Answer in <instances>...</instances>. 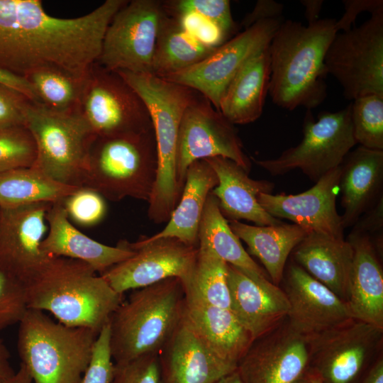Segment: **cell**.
<instances>
[{
  "instance_id": "32",
  "label": "cell",
  "mask_w": 383,
  "mask_h": 383,
  "mask_svg": "<svg viewBox=\"0 0 383 383\" xmlns=\"http://www.w3.org/2000/svg\"><path fill=\"white\" fill-rule=\"evenodd\" d=\"M198 248L211 252L255 280H270L265 270L250 257L240 240L232 231L211 192L207 198L200 223Z\"/></svg>"
},
{
  "instance_id": "19",
  "label": "cell",
  "mask_w": 383,
  "mask_h": 383,
  "mask_svg": "<svg viewBox=\"0 0 383 383\" xmlns=\"http://www.w3.org/2000/svg\"><path fill=\"white\" fill-rule=\"evenodd\" d=\"M340 165L323 176L309 189L298 194L260 193L262 207L277 218H287L306 231L333 238H344L336 198Z\"/></svg>"
},
{
  "instance_id": "38",
  "label": "cell",
  "mask_w": 383,
  "mask_h": 383,
  "mask_svg": "<svg viewBox=\"0 0 383 383\" xmlns=\"http://www.w3.org/2000/svg\"><path fill=\"white\" fill-rule=\"evenodd\" d=\"M35 160V143L26 126L0 129V173L33 167Z\"/></svg>"
},
{
  "instance_id": "27",
  "label": "cell",
  "mask_w": 383,
  "mask_h": 383,
  "mask_svg": "<svg viewBox=\"0 0 383 383\" xmlns=\"http://www.w3.org/2000/svg\"><path fill=\"white\" fill-rule=\"evenodd\" d=\"M184 319L217 357L236 367L254 340L230 309L186 299Z\"/></svg>"
},
{
  "instance_id": "36",
  "label": "cell",
  "mask_w": 383,
  "mask_h": 383,
  "mask_svg": "<svg viewBox=\"0 0 383 383\" xmlns=\"http://www.w3.org/2000/svg\"><path fill=\"white\" fill-rule=\"evenodd\" d=\"M228 264L211 252L198 248L195 267L184 287L185 297L204 304L230 309Z\"/></svg>"
},
{
  "instance_id": "7",
  "label": "cell",
  "mask_w": 383,
  "mask_h": 383,
  "mask_svg": "<svg viewBox=\"0 0 383 383\" xmlns=\"http://www.w3.org/2000/svg\"><path fill=\"white\" fill-rule=\"evenodd\" d=\"M154 131L113 137H96L83 187L104 199L126 197L149 201L157 171Z\"/></svg>"
},
{
  "instance_id": "29",
  "label": "cell",
  "mask_w": 383,
  "mask_h": 383,
  "mask_svg": "<svg viewBox=\"0 0 383 383\" xmlns=\"http://www.w3.org/2000/svg\"><path fill=\"white\" fill-rule=\"evenodd\" d=\"M269 45L249 58L227 86L219 111L232 124H247L262 115L269 91Z\"/></svg>"
},
{
  "instance_id": "53",
  "label": "cell",
  "mask_w": 383,
  "mask_h": 383,
  "mask_svg": "<svg viewBox=\"0 0 383 383\" xmlns=\"http://www.w3.org/2000/svg\"><path fill=\"white\" fill-rule=\"evenodd\" d=\"M214 383H243L237 369Z\"/></svg>"
},
{
  "instance_id": "51",
  "label": "cell",
  "mask_w": 383,
  "mask_h": 383,
  "mask_svg": "<svg viewBox=\"0 0 383 383\" xmlns=\"http://www.w3.org/2000/svg\"><path fill=\"white\" fill-rule=\"evenodd\" d=\"M13 371L10 362V353L0 338V380L13 374Z\"/></svg>"
},
{
  "instance_id": "41",
  "label": "cell",
  "mask_w": 383,
  "mask_h": 383,
  "mask_svg": "<svg viewBox=\"0 0 383 383\" xmlns=\"http://www.w3.org/2000/svg\"><path fill=\"white\" fill-rule=\"evenodd\" d=\"M28 309L24 285L0 268V331L18 323Z\"/></svg>"
},
{
  "instance_id": "21",
  "label": "cell",
  "mask_w": 383,
  "mask_h": 383,
  "mask_svg": "<svg viewBox=\"0 0 383 383\" xmlns=\"http://www.w3.org/2000/svg\"><path fill=\"white\" fill-rule=\"evenodd\" d=\"M158 357L160 383H214L237 369L217 357L184 317Z\"/></svg>"
},
{
  "instance_id": "55",
  "label": "cell",
  "mask_w": 383,
  "mask_h": 383,
  "mask_svg": "<svg viewBox=\"0 0 383 383\" xmlns=\"http://www.w3.org/2000/svg\"><path fill=\"white\" fill-rule=\"evenodd\" d=\"M309 374H310V376L311 377V379H312L313 383H321L317 377H316L315 375H313V374H311L309 372Z\"/></svg>"
},
{
  "instance_id": "44",
  "label": "cell",
  "mask_w": 383,
  "mask_h": 383,
  "mask_svg": "<svg viewBox=\"0 0 383 383\" xmlns=\"http://www.w3.org/2000/svg\"><path fill=\"white\" fill-rule=\"evenodd\" d=\"M180 27L203 45L216 48L230 38L215 23L194 12L169 15Z\"/></svg>"
},
{
  "instance_id": "15",
  "label": "cell",
  "mask_w": 383,
  "mask_h": 383,
  "mask_svg": "<svg viewBox=\"0 0 383 383\" xmlns=\"http://www.w3.org/2000/svg\"><path fill=\"white\" fill-rule=\"evenodd\" d=\"M282 22L280 18L258 21L199 62L162 79L194 89L218 111L221 99L231 79L249 58L270 45Z\"/></svg>"
},
{
  "instance_id": "12",
  "label": "cell",
  "mask_w": 383,
  "mask_h": 383,
  "mask_svg": "<svg viewBox=\"0 0 383 383\" xmlns=\"http://www.w3.org/2000/svg\"><path fill=\"white\" fill-rule=\"evenodd\" d=\"M382 338L383 330L354 318L309 337V372L321 383H360Z\"/></svg>"
},
{
  "instance_id": "39",
  "label": "cell",
  "mask_w": 383,
  "mask_h": 383,
  "mask_svg": "<svg viewBox=\"0 0 383 383\" xmlns=\"http://www.w3.org/2000/svg\"><path fill=\"white\" fill-rule=\"evenodd\" d=\"M168 15L194 12L216 23L231 39L239 32L232 16L228 0H170L162 1Z\"/></svg>"
},
{
  "instance_id": "13",
  "label": "cell",
  "mask_w": 383,
  "mask_h": 383,
  "mask_svg": "<svg viewBox=\"0 0 383 383\" xmlns=\"http://www.w3.org/2000/svg\"><path fill=\"white\" fill-rule=\"evenodd\" d=\"M165 16L162 1H128L108 26L96 62L114 72L152 74L155 44Z\"/></svg>"
},
{
  "instance_id": "42",
  "label": "cell",
  "mask_w": 383,
  "mask_h": 383,
  "mask_svg": "<svg viewBox=\"0 0 383 383\" xmlns=\"http://www.w3.org/2000/svg\"><path fill=\"white\" fill-rule=\"evenodd\" d=\"M109 325L99 332L95 341L91 358L79 383H111L114 362L110 349Z\"/></svg>"
},
{
  "instance_id": "20",
  "label": "cell",
  "mask_w": 383,
  "mask_h": 383,
  "mask_svg": "<svg viewBox=\"0 0 383 383\" xmlns=\"http://www.w3.org/2000/svg\"><path fill=\"white\" fill-rule=\"evenodd\" d=\"M284 289L289 304L287 321L309 338L353 318L347 303L293 260L287 263Z\"/></svg>"
},
{
  "instance_id": "14",
  "label": "cell",
  "mask_w": 383,
  "mask_h": 383,
  "mask_svg": "<svg viewBox=\"0 0 383 383\" xmlns=\"http://www.w3.org/2000/svg\"><path fill=\"white\" fill-rule=\"evenodd\" d=\"M214 157L231 160L250 172V158L243 152L234 125L196 91L183 113L178 133L177 176L181 188L191 164Z\"/></svg>"
},
{
  "instance_id": "25",
  "label": "cell",
  "mask_w": 383,
  "mask_h": 383,
  "mask_svg": "<svg viewBox=\"0 0 383 383\" xmlns=\"http://www.w3.org/2000/svg\"><path fill=\"white\" fill-rule=\"evenodd\" d=\"M353 249L346 303L352 318L383 330V271L380 248L365 234L350 232Z\"/></svg>"
},
{
  "instance_id": "2",
  "label": "cell",
  "mask_w": 383,
  "mask_h": 383,
  "mask_svg": "<svg viewBox=\"0 0 383 383\" xmlns=\"http://www.w3.org/2000/svg\"><path fill=\"white\" fill-rule=\"evenodd\" d=\"M336 20L319 19L312 24L286 20L269 45V91L277 106L292 111L311 110L326 97L324 64L326 51L338 33Z\"/></svg>"
},
{
  "instance_id": "9",
  "label": "cell",
  "mask_w": 383,
  "mask_h": 383,
  "mask_svg": "<svg viewBox=\"0 0 383 383\" xmlns=\"http://www.w3.org/2000/svg\"><path fill=\"white\" fill-rule=\"evenodd\" d=\"M301 143L282 152L277 158L250 159L272 176L300 170L316 182L331 170L339 167L357 144L353 135L350 104L336 112H321L315 121L307 110Z\"/></svg>"
},
{
  "instance_id": "26",
  "label": "cell",
  "mask_w": 383,
  "mask_h": 383,
  "mask_svg": "<svg viewBox=\"0 0 383 383\" xmlns=\"http://www.w3.org/2000/svg\"><path fill=\"white\" fill-rule=\"evenodd\" d=\"M340 167L338 189L345 228L353 226L382 197L383 150L360 145L348 152Z\"/></svg>"
},
{
  "instance_id": "35",
  "label": "cell",
  "mask_w": 383,
  "mask_h": 383,
  "mask_svg": "<svg viewBox=\"0 0 383 383\" xmlns=\"http://www.w3.org/2000/svg\"><path fill=\"white\" fill-rule=\"evenodd\" d=\"M85 75L79 76L55 67H44L28 73L35 102L56 112L79 111Z\"/></svg>"
},
{
  "instance_id": "8",
  "label": "cell",
  "mask_w": 383,
  "mask_h": 383,
  "mask_svg": "<svg viewBox=\"0 0 383 383\" xmlns=\"http://www.w3.org/2000/svg\"><path fill=\"white\" fill-rule=\"evenodd\" d=\"M25 126L36 146L33 167L62 184L83 187L96 136L79 111L56 112L32 101Z\"/></svg>"
},
{
  "instance_id": "1",
  "label": "cell",
  "mask_w": 383,
  "mask_h": 383,
  "mask_svg": "<svg viewBox=\"0 0 383 383\" xmlns=\"http://www.w3.org/2000/svg\"><path fill=\"white\" fill-rule=\"evenodd\" d=\"M126 0H106L90 13L62 18L40 0H0V70L24 77L44 67L84 76L96 62L111 19Z\"/></svg>"
},
{
  "instance_id": "4",
  "label": "cell",
  "mask_w": 383,
  "mask_h": 383,
  "mask_svg": "<svg viewBox=\"0 0 383 383\" xmlns=\"http://www.w3.org/2000/svg\"><path fill=\"white\" fill-rule=\"evenodd\" d=\"M185 304L184 288L178 278L135 289L109 323L114 364L159 354L181 323Z\"/></svg>"
},
{
  "instance_id": "17",
  "label": "cell",
  "mask_w": 383,
  "mask_h": 383,
  "mask_svg": "<svg viewBox=\"0 0 383 383\" xmlns=\"http://www.w3.org/2000/svg\"><path fill=\"white\" fill-rule=\"evenodd\" d=\"M51 205L0 207V268L23 285L35 278L52 257L41 248Z\"/></svg>"
},
{
  "instance_id": "3",
  "label": "cell",
  "mask_w": 383,
  "mask_h": 383,
  "mask_svg": "<svg viewBox=\"0 0 383 383\" xmlns=\"http://www.w3.org/2000/svg\"><path fill=\"white\" fill-rule=\"evenodd\" d=\"M24 287L28 309L48 311L60 323L98 333L123 301V294L91 267L67 257H52Z\"/></svg>"
},
{
  "instance_id": "54",
  "label": "cell",
  "mask_w": 383,
  "mask_h": 383,
  "mask_svg": "<svg viewBox=\"0 0 383 383\" xmlns=\"http://www.w3.org/2000/svg\"><path fill=\"white\" fill-rule=\"evenodd\" d=\"M296 383H313V382L311 379L310 374L308 372V374L305 377H304L302 379H301Z\"/></svg>"
},
{
  "instance_id": "33",
  "label": "cell",
  "mask_w": 383,
  "mask_h": 383,
  "mask_svg": "<svg viewBox=\"0 0 383 383\" xmlns=\"http://www.w3.org/2000/svg\"><path fill=\"white\" fill-rule=\"evenodd\" d=\"M79 188L59 182L34 167L13 169L0 173V207L60 202Z\"/></svg>"
},
{
  "instance_id": "23",
  "label": "cell",
  "mask_w": 383,
  "mask_h": 383,
  "mask_svg": "<svg viewBox=\"0 0 383 383\" xmlns=\"http://www.w3.org/2000/svg\"><path fill=\"white\" fill-rule=\"evenodd\" d=\"M46 221L49 231L41 244L44 252L52 257L82 261L99 274L135 252L127 241L119 242L117 246H109L79 231L71 223L62 201L52 204L46 214Z\"/></svg>"
},
{
  "instance_id": "52",
  "label": "cell",
  "mask_w": 383,
  "mask_h": 383,
  "mask_svg": "<svg viewBox=\"0 0 383 383\" xmlns=\"http://www.w3.org/2000/svg\"><path fill=\"white\" fill-rule=\"evenodd\" d=\"M0 383H33V380L26 367L20 364L18 371L11 376L1 379Z\"/></svg>"
},
{
  "instance_id": "47",
  "label": "cell",
  "mask_w": 383,
  "mask_h": 383,
  "mask_svg": "<svg viewBox=\"0 0 383 383\" xmlns=\"http://www.w3.org/2000/svg\"><path fill=\"white\" fill-rule=\"evenodd\" d=\"M283 5L272 0H259L250 13H247L239 25L246 29L254 23L264 20L279 18Z\"/></svg>"
},
{
  "instance_id": "34",
  "label": "cell",
  "mask_w": 383,
  "mask_h": 383,
  "mask_svg": "<svg viewBox=\"0 0 383 383\" xmlns=\"http://www.w3.org/2000/svg\"><path fill=\"white\" fill-rule=\"evenodd\" d=\"M215 49L199 43L166 13L155 44L152 74L162 78L185 70L207 57Z\"/></svg>"
},
{
  "instance_id": "40",
  "label": "cell",
  "mask_w": 383,
  "mask_h": 383,
  "mask_svg": "<svg viewBox=\"0 0 383 383\" xmlns=\"http://www.w3.org/2000/svg\"><path fill=\"white\" fill-rule=\"evenodd\" d=\"M70 220L82 226L99 223L105 216L104 198L88 187H79L62 201Z\"/></svg>"
},
{
  "instance_id": "49",
  "label": "cell",
  "mask_w": 383,
  "mask_h": 383,
  "mask_svg": "<svg viewBox=\"0 0 383 383\" xmlns=\"http://www.w3.org/2000/svg\"><path fill=\"white\" fill-rule=\"evenodd\" d=\"M360 383H383V358L382 355L376 359Z\"/></svg>"
},
{
  "instance_id": "46",
  "label": "cell",
  "mask_w": 383,
  "mask_h": 383,
  "mask_svg": "<svg viewBox=\"0 0 383 383\" xmlns=\"http://www.w3.org/2000/svg\"><path fill=\"white\" fill-rule=\"evenodd\" d=\"M345 12L339 20H336L338 32L346 31L352 28L357 16L365 11L373 14L383 10L382 0H345L343 1Z\"/></svg>"
},
{
  "instance_id": "45",
  "label": "cell",
  "mask_w": 383,
  "mask_h": 383,
  "mask_svg": "<svg viewBox=\"0 0 383 383\" xmlns=\"http://www.w3.org/2000/svg\"><path fill=\"white\" fill-rule=\"evenodd\" d=\"M31 101L23 93L0 83V129L25 126Z\"/></svg>"
},
{
  "instance_id": "11",
  "label": "cell",
  "mask_w": 383,
  "mask_h": 383,
  "mask_svg": "<svg viewBox=\"0 0 383 383\" xmlns=\"http://www.w3.org/2000/svg\"><path fill=\"white\" fill-rule=\"evenodd\" d=\"M324 64L347 99L383 95V10L371 14L358 27L338 32L326 51Z\"/></svg>"
},
{
  "instance_id": "10",
  "label": "cell",
  "mask_w": 383,
  "mask_h": 383,
  "mask_svg": "<svg viewBox=\"0 0 383 383\" xmlns=\"http://www.w3.org/2000/svg\"><path fill=\"white\" fill-rule=\"evenodd\" d=\"M79 111L97 137L153 130L142 98L117 72L97 62L86 74Z\"/></svg>"
},
{
  "instance_id": "48",
  "label": "cell",
  "mask_w": 383,
  "mask_h": 383,
  "mask_svg": "<svg viewBox=\"0 0 383 383\" xmlns=\"http://www.w3.org/2000/svg\"><path fill=\"white\" fill-rule=\"evenodd\" d=\"M0 83L18 90L25 94L31 101H35L32 90L23 77L0 70Z\"/></svg>"
},
{
  "instance_id": "30",
  "label": "cell",
  "mask_w": 383,
  "mask_h": 383,
  "mask_svg": "<svg viewBox=\"0 0 383 383\" xmlns=\"http://www.w3.org/2000/svg\"><path fill=\"white\" fill-rule=\"evenodd\" d=\"M217 176L205 160L188 167L179 200L167 226L159 233L143 238L145 241L174 238L185 244L198 246L199 231L204 206L211 192L217 186Z\"/></svg>"
},
{
  "instance_id": "18",
  "label": "cell",
  "mask_w": 383,
  "mask_h": 383,
  "mask_svg": "<svg viewBox=\"0 0 383 383\" xmlns=\"http://www.w3.org/2000/svg\"><path fill=\"white\" fill-rule=\"evenodd\" d=\"M307 338L286 318L255 339L237 365L243 383H296L309 372Z\"/></svg>"
},
{
  "instance_id": "43",
  "label": "cell",
  "mask_w": 383,
  "mask_h": 383,
  "mask_svg": "<svg viewBox=\"0 0 383 383\" xmlns=\"http://www.w3.org/2000/svg\"><path fill=\"white\" fill-rule=\"evenodd\" d=\"M111 383H160L158 354L114 364Z\"/></svg>"
},
{
  "instance_id": "28",
  "label": "cell",
  "mask_w": 383,
  "mask_h": 383,
  "mask_svg": "<svg viewBox=\"0 0 383 383\" xmlns=\"http://www.w3.org/2000/svg\"><path fill=\"white\" fill-rule=\"evenodd\" d=\"M292 260L346 302L353 249L344 238L309 233L293 250Z\"/></svg>"
},
{
  "instance_id": "31",
  "label": "cell",
  "mask_w": 383,
  "mask_h": 383,
  "mask_svg": "<svg viewBox=\"0 0 383 383\" xmlns=\"http://www.w3.org/2000/svg\"><path fill=\"white\" fill-rule=\"evenodd\" d=\"M228 224L250 252L260 260L276 285L282 282L289 255L309 234L296 224L284 222L274 226H251L231 220Z\"/></svg>"
},
{
  "instance_id": "22",
  "label": "cell",
  "mask_w": 383,
  "mask_h": 383,
  "mask_svg": "<svg viewBox=\"0 0 383 383\" xmlns=\"http://www.w3.org/2000/svg\"><path fill=\"white\" fill-rule=\"evenodd\" d=\"M230 309L253 340L270 331L288 316L289 304L278 285L270 279L255 280L228 264Z\"/></svg>"
},
{
  "instance_id": "37",
  "label": "cell",
  "mask_w": 383,
  "mask_h": 383,
  "mask_svg": "<svg viewBox=\"0 0 383 383\" xmlns=\"http://www.w3.org/2000/svg\"><path fill=\"white\" fill-rule=\"evenodd\" d=\"M350 117L356 143L383 150V95L368 94L353 100Z\"/></svg>"
},
{
  "instance_id": "24",
  "label": "cell",
  "mask_w": 383,
  "mask_h": 383,
  "mask_svg": "<svg viewBox=\"0 0 383 383\" xmlns=\"http://www.w3.org/2000/svg\"><path fill=\"white\" fill-rule=\"evenodd\" d=\"M214 170L218 182L211 191L222 214L231 220H246L256 226H274L283 223L269 214L260 204V193L272 194L274 184L251 179L241 166L222 157L205 159Z\"/></svg>"
},
{
  "instance_id": "5",
  "label": "cell",
  "mask_w": 383,
  "mask_h": 383,
  "mask_svg": "<svg viewBox=\"0 0 383 383\" xmlns=\"http://www.w3.org/2000/svg\"><path fill=\"white\" fill-rule=\"evenodd\" d=\"M117 72L142 98L151 118L158 162L148 216L155 223L167 222L182 192L177 176L180 122L196 91L149 73Z\"/></svg>"
},
{
  "instance_id": "16",
  "label": "cell",
  "mask_w": 383,
  "mask_h": 383,
  "mask_svg": "<svg viewBox=\"0 0 383 383\" xmlns=\"http://www.w3.org/2000/svg\"><path fill=\"white\" fill-rule=\"evenodd\" d=\"M135 251L127 260L101 275L118 293L148 287L169 278L179 279L187 286L193 273L198 246L174 238L128 243Z\"/></svg>"
},
{
  "instance_id": "50",
  "label": "cell",
  "mask_w": 383,
  "mask_h": 383,
  "mask_svg": "<svg viewBox=\"0 0 383 383\" xmlns=\"http://www.w3.org/2000/svg\"><path fill=\"white\" fill-rule=\"evenodd\" d=\"M301 4L305 8V17L308 24H312L319 18L320 11L323 4L322 0H301Z\"/></svg>"
},
{
  "instance_id": "6",
  "label": "cell",
  "mask_w": 383,
  "mask_h": 383,
  "mask_svg": "<svg viewBox=\"0 0 383 383\" xmlns=\"http://www.w3.org/2000/svg\"><path fill=\"white\" fill-rule=\"evenodd\" d=\"M17 349L33 383H79L98 333L55 321L28 309L18 323Z\"/></svg>"
}]
</instances>
